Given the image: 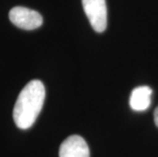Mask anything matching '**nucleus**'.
Masks as SVG:
<instances>
[{"instance_id": "39448f33", "label": "nucleus", "mask_w": 158, "mask_h": 157, "mask_svg": "<svg viewBox=\"0 0 158 157\" xmlns=\"http://www.w3.org/2000/svg\"><path fill=\"white\" fill-rule=\"evenodd\" d=\"M152 89L148 86L137 87L132 91L130 97L131 108L135 111H144L151 104Z\"/></svg>"}, {"instance_id": "f257e3e1", "label": "nucleus", "mask_w": 158, "mask_h": 157, "mask_svg": "<svg viewBox=\"0 0 158 157\" xmlns=\"http://www.w3.org/2000/svg\"><path fill=\"white\" fill-rule=\"evenodd\" d=\"M45 100V87L39 80L29 82L19 93L13 107V121L18 128L28 130L34 125Z\"/></svg>"}, {"instance_id": "423d86ee", "label": "nucleus", "mask_w": 158, "mask_h": 157, "mask_svg": "<svg viewBox=\"0 0 158 157\" xmlns=\"http://www.w3.org/2000/svg\"><path fill=\"white\" fill-rule=\"evenodd\" d=\"M154 122H155L156 126H158V107L154 111Z\"/></svg>"}, {"instance_id": "7ed1b4c3", "label": "nucleus", "mask_w": 158, "mask_h": 157, "mask_svg": "<svg viewBox=\"0 0 158 157\" xmlns=\"http://www.w3.org/2000/svg\"><path fill=\"white\" fill-rule=\"evenodd\" d=\"M9 19L13 25L23 30H35L43 23V18L38 11L33 9L15 6L9 11Z\"/></svg>"}, {"instance_id": "f03ea898", "label": "nucleus", "mask_w": 158, "mask_h": 157, "mask_svg": "<svg viewBox=\"0 0 158 157\" xmlns=\"http://www.w3.org/2000/svg\"><path fill=\"white\" fill-rule=\"evenodd\" d=\"M84 11L92 28L97 33L105 31L107 27V6L105 0H82Z\"/></svg>"}, {"instance_id": "20e7f679", "label": "nucleus", "mask_w": 158, "mask_h": 157, "mask_svg": "<svg viewBox=\"0 0 158 157\" xmlns=\"http://www.w3.org/2000/svg\"><path fill=\"white\" fill-rule=\"evenodd\" d=\"M59 157H90L88 144L81 136H69L59 147Z\"/></svg>"}]
</instances>
